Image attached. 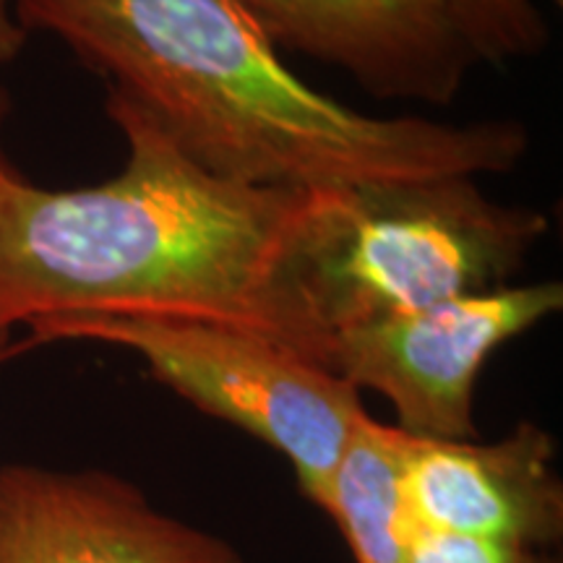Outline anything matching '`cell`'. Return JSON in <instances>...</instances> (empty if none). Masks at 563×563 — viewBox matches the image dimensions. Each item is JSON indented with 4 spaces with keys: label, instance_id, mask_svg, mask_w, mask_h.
<instances>
[{
    "label": "cell",
    "instance_id": "obj_7",
    "mask_svg": "<svg viewBox=\"0 0 563 563\" xmlns=\"http://www.w3.org/2000/svg\"><path fill=\"white\" fill-rule=\"evenodd\" d=\"M0 563H245L108 470L0 464Z\"/></svg>",
    "mask_w": 563,
    "mask_h": 563
},
{
    "label": "cell",
    "instance_id": "obj_4",
    "mask_svg": "<svg viewBox=\"0 0 563 563\" xmlns=\"http://www.w3.org/2000/svg\"><path fill=\"white\" fill-rule=\"evenodd\" d=\"M24 347L100 342L129 350L154 382L196 410L230 422L290 462L300 493L323 511L361 391L272 336L230 323L165 316H47L30 323Z\"/></svg>",
    "mask_w": 563,
    "mask_h": 563
},
{
    "label": "cell",
    "instance_id": "obj_5",
    "mask_svg": "<svg viewBox=\"0 0 563 563\" xmlns=\"http://www.w3.org/2000/svg\"><path fill=\"white\" fill-rule=\"evenodd\" d=\"M563 308V285H506L462 295L332 336V371L357 391H376L415 439H477L475 389L498 347Z\"/></svg>",
    "mask_w": 563,
    "mask_h": 563
},
{
    "label": "cell",
    "instance_id": "obj_11",
    "mask_svg": "<svg viewBox=\"0 0 563 563\" xmlns=\"http://www.w3.org/2000/svg\"><path fill=\"white\" fill-rule=\"evenodd\" d=\"M485 9L501 26L514 60L534 58L551 40V30L534 0H483Z\"/></svg>",
    "mask_w": 563,
    "mask_h": 563
},
{
    "label": "cell",
    "instance_id": "obj_2",
    "mask_svg": "<svg viewBox=\"0 0 563 563\" xmlns=\"http://www.w3.org/2000/svg\"><path fill=\"white\" fill-rule=\"evenodd\" d=\"M108 79L196 165L269 188H340L435 175L509 173L522 123L378 118L313 89L243 0H13Z\"/></svg>",
    "mask_w": 563,
    "mask_h": 563
},
{
    "label": "cell",
    "instance_id": "obj_3",
    "mask_svg": "<svg viewBox=\"0 0 563 563\" xmlns=\"http://www.w3.org/2000/svg\"><path fill=\"white\" fill-rule=\"evenodd\" d=\"M548 217L501 203L473 175L316 188L298 287L323 332L511 285Z\"/></svg>",
    "mask_w": 563,
    "mask_h": 563
},
{
    "label": "cell",
    "instance_id": "obj_9",
    "mask_svg": "<svg viewBox=\"0 0 563 563\" xmlns=\"http://www.w3.org/2000/svg\"><path fill=\"white\" fill-rule=\"evenodd\" d=\"M407 433L368 412L352 426L323 511L340 527L355 563H412L399 475Z\"/></svg>",
    "mask_w": 563,
    "mask_h": 563
},
{
    "label": "cell",
    "instance_id": "obj_8",
    "mask_svg": "<svg viewBox=\"0 0 563 563\" xmlns=\"http://www.w3.org/2000/svg\"><path fill=\"white\" fill-rule=\"evenodd\" d=\"M405 522L548 551L563 538V483L555 441L522 420L504 439L481 443L407 435L399 475Z\"/></svg>",
    "mask_w": 563,
    "mask_h": 563
},
{
    "label": "cell",
    "instance_id": "obj_6",
    "mask_svg": "<svg viewBox=\"0 0 563 563\" xmlns=\"http://www.w3.org/2000/svg\"><path fill=\"white\" fill-rule=\"evenodd\" d=\"M277 45L378 100L446 108L477 66L514 60L483 0H243Z\"/></svg>",
    "mask_w": 563,
    "mask_h": 563
},
{
    "label": "cell",
    "instance_id": "obj_14",
    "mask_svg": "<svg viewBox=\"0 0 563 563\" xmlns=\"http://www.w3.org/2000/svg\"><path fill=\"white\" fill-rule=\"evenodd\" d=\"M0 115H3V95H0Z\"/></svg>",
    "mask_w": 563,
    "mask_h": 563
},
{
    "label": "cell",
    "instance_id": "obj_10",
    "mask_svg": "<svg viewBox=\"0 0 563 563\" xmlns=\"http://www.w3.org/2000/svg\"><path fill=\"white\" fill-rule=\"evenodd\" d=\"M410 527V525H407ZM412 563H561L545 551L410 527Z\"/></svg>",
    "mask_w": 563,
    "mask_h": 563
},
{
    "label": "cell",
    "instance_id": "obj_12",
    "mask_svg": "<svg viewBox=\"0 0 563 563\" xmlns=\"http://www.w3.org/2000/svg\"><path fill=\"white\" fill-rule=\"evenodd\" d=\"M30 34L19 24L16 11H13V0H0V68L16 60L21 47L26 45Z\"/></svg>",
    "mask_w": 563,
    "mask_h": 563
},
{
    "label": "cell",
    "instance_id": "obj_1",
    "mask_svg": "<svg viewBox=\"0 0 563 563\" xmlns=\"http://www.w3.org/2000/svg\"><path fill=\"white\" fill-rule=\"evenodd\" d=\"M115 178L53 191L0 154V336L47 316H165L272 336L332 371V336L298 287L316 188L224 180L123 95Z\"/></svg>",
    "mask_w": 563,
    "mask_h": 563
},
{
    "label": "cell",
    "instance_id": "obj_13",
    "mask_svg": "<svg viewBox=\"0 0 563 563\" xmlns=\"http://www.w3.org/2000/svg\"><path fill=\"white\" fill-rule=\"evenodd\" d=\"M13 352H16V350H11V347H3V344H0V363H3V361H9V357L13 355Z\"/></svg>",
    "mask_w": 563,
    "mask_h": 563
}]
</instances>
